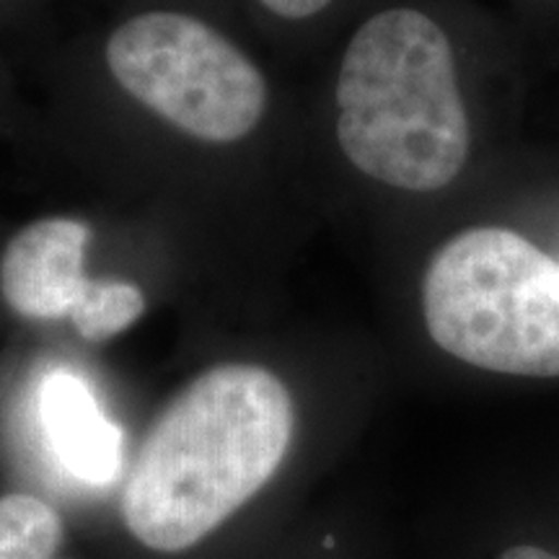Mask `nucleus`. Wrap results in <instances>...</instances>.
I'll use <instances>...</instances> for the list:
<instances>
[{"label": "nucleus", "mask_w": 559, "mask_h": 559, "mask_svg": "<svg viewBox=\"0 0 559 559\" xmlns=\"http://www.w3.org/2000/svg\"><path fill=\"white\" fill-rule=\"evenodd\" d=\"M293 428L290 391L272 370L210 368L145 438L124 485V526L153 551L194 547L275 477Z\"/></svg>", "instance_id": "1"}, {"label": "nucleus", "mask_w": 559, "mask_h": 559, "mask_svg": "<svg viewBox=\"0 0 559 559\" xmlns=\"http://www.w3.org/2000/svg\"><path fill=\"white\" fill-rule=\"evenodd\" d=\"M337 140L366 177L438 192L464 171L472 132L445 32L415 9L376 13L349 39Z\"/></svg>", "instance_id": "2"}, {"label": "nucleus", "mask_w": 559, "mask_h": 559, "mask_svg": "<svg viewBox=\"0 0 559 559\" xmlns=\"http://www.w3.org/2000/svg\"><path fill=\"white\" fill-rule=\"evenodd\" d=\"M423 311L453 358L559 379V262L515 230L479 226L445 241L425 272Z\"/></svg>", "instance_id": "3"}, {"label": "nucleus", "mask_w": 559, "mask_h": 559, "mask_svg": "<svg viewBox=\"0 0 559 559\" xmlns=\"http://www.w3.org/2000/svg\"><path fill=\"white\" fill-rule=\"evenodd\" d=\"M107 66L140 104L207 143L247 138L267 107V83L254 62L185 13L130 19L111 34Z\"/></svg>", "instance_id": "4"}, {"label": "nucleus", "mask_w": 559, "mask_h": 559, "mask_svg": "<svg viewBox=\"0 0 559 559\" xmlns=\"http://www.w3.org/2000/svg\"><path fill=\"white\" fill-rule=\"evenodd\" d=\"M88 239V228L70 218L21 228L0 257V296L26 319L70 317L91 285L83 270Z\"/></svg>", "instance_id": "5"}, {"label": "nucleus", "mask_w": 559, "mask_h": 559, "mask_svg": "<svg viewBox=\"0 0 559 559\" xmlns=\"http://www.w3.org/2000/svg\"><path fill=\"white\" fill-rule=\"evenodd\" d=\"M39 423L58 464L70 477L104 487L120 477L124 432L104 415L88 383L52 370L39 389Z\"/></svg>", "instance_id": "6"}, {"label": "nucleus", "mask_w": 559, "mask_h": 559, "mask_svg": "<svg viewBox=\"0 0 559 559\" xmlns=\"http://www.w3.org/2000/svg\"><path fill=\"white\" fill-rule=\"evenodd\" d=\"M62 544L58 510L32 495L0 498V559H52Z\"/></svg>", "instance_id": "7"}, {"label": "nucleus", "mask_w": 559, "mask_h": 559, "mask_svg": "<svg viewBox=\"0 0 559 559\" xmlns=\"http://www.w3.org/2000/svg\"><path fill=\"white\" fill-rule=\"evenodd\" d=\"M145 311L143 290L120 280H91L86 296L70 311L73 330L88 342H104L130 330Z\"/></svg>", "instance_id": "8"}, {"label": "nucleus", "mask_w": 559, "mask_h": 559, "mask_svg": "<svg viewBox=\"0 0 559 559\" xmlns=\"http://www.w3.org/2000/svg\"><path fill=\"white\" fill-rule=\"evenodd\" d=\"M260 3L280 19L298 21V19H309L321 9H326L332 0H260Z\"/></svg>", "instance_id": "9"}, {"label": "nucleus", "mask_w": 559, "mask_h": 559, "mask_svg": "<svg viewBox=\"0 0 559 559\" xmlns=\"http://www.w3.org/2000/svg\"><path fill=\"white\" fill-rule=\"evenodd\" d=\"M498 559H559V557L542 547H513V549L502 551Z\"/></svg>", "instance_id": "10"}]
</instances>
